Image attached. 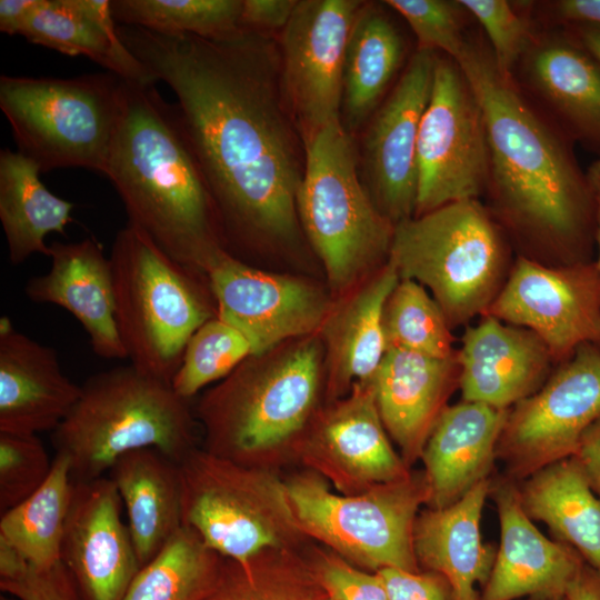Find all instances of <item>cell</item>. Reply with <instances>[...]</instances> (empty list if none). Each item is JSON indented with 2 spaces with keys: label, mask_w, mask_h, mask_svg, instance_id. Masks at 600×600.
<instances>
[{
  "label": "cell",
  "mask_w": 600,
  "mask_h": 600,
  "mask_svg": "<svg viewBox=\"0 0 600 600\" xmlns=\"http://www.w3.org/2000/svg\"><path fill=\"white\" fill-rule=\"evenodd\" d=\"M174 92L178 117L229 240L292 241L306 152L281 86L279 46L242 29L223 39L118 27Z\"/></svg>",
  "instance_id": "6da1fadb"
},
{
  "label": "cell",
  "mask_w": 600,
  "mask_h": 600,
  "mask_svg": "<svg viewBox=\"0 0 600 600\" xmlns=\"http://www.w3.org/2000/svg\"><path fill=\"white\" fill-rule=\"evenodd\" d=\"M483 111L489 179L498 217L522 240L564 263L584 257L594 233L593 198L568 139L502 74L490 49L467 39L456 60Z\"/></svg>",
  "instance_id": "7a4b0ae2"
},
{
  "label": "cell",
  "mask_w": 600,
  "mask_h": 600,
  "mask_svg": "<svg viewBox=\"0 0 600 600\" xmlns=\"http://www.w3.org/2000/svg\"><path fill=\"white\" fill-rule=\"evenodd\" d=\"M104 176L128 222L176 261L206 274L209 260L226 250L212 196L176 104L167 103L154 84L127 81Z\"/></svg>",
  "instance_id": "3957f363"
},
{
  "label": "cell",
  "mask_w": 600,
  "mask_h": 600,
  "mask_svg": "<svg viewBox=\"0 0 600 600\" xmlns=\"http://www.w3.org/2000/svg\"><path fill=\"white\" fill-rule=\"evenodd\" d=\"M52 433L56 453L68 459L73 482L103 477L133 450L157 449L180 463L197 448L189 400L170 382L131 363L89 377Z\"/></svg>",
  "instance_id": "277c9868"
},
{
  "label": "cell",
  "mask_w": 600,
  "mask_h": 600,
  "mask_svg": "<svg viewBox=\"0 0 600 600\" xmlns=\"http://www.w3.org/2000/svg\"><path fill=\"white\" fill-rule=\"evenodd\" d=\"M322 347L307 338L273 363L242 362L199 401L207 451L232 461L272 468V457L293 452L314 414Z\"/></svg>",
  "instance_id": "5b68a950"
},
{
  "label": "cell",
  "mask_w": 600,
  "mask_h": 600,
  "mask_svg": "<svg viewBox=\"0 0 600 600\" xmlns=\"http://www.w3.org/2000/svg\"><path fill=\"white\" fill-rule=\"evenodd\" d=\"M109 260L127 358L171 383L192 334L217 317L208 277L172 259L129 222L117 233Z\"/></svg>",
  "instance_id": "8992f818"
},
{
  "label": "cell",
  "mask_w": 600,
  "mask_h": 600,
  "mask_svg": "<svg viewBox=\"0 0 600 600\" xmlns=\"http://www.w3.org/2000/svg\"><path fill=\"white\" fill-rule=\"evenodd\" d=\"M304 152L296 199L299 224L331 289L344 293L387 262L394 224L362 184L352 137L340 121L319 131Z\"/></svg>",
  "instance_id": "52a82bcc"
},
{
  "label": "cell",
  "mask_w": 600,
  "mask_h": 600,
  "mask_svg": "<svg viewBox=\"0 0 600 600\" xmlns=\"http://www.w3.org/2000/svg\"><path fill=\"white\" fill-rule=\"evenodd\" d=\"M112 72L73 78L0 77V108L18 151L41 173L84 168L104 176L126 102Z\"/></svg>",
  "instance_id": "ba28073f"
},
{
  "label": "cell",
  "mask_w": 600,
  "mask_h": 600,
  "mask_svg": "<svg viewBox=\"0 0 600 600\" xmlns=\"http://www.w3.org/2000/svg\"><path fill=\"white\" fill-rule=\"evenodd\" d=\"M506 256L496 220L470 199L397 223L388 259L400 279L431 291L454 327L484 314L502 287Z\"/></svg>",
  "instance_id": "9c48e42d"
},
{
  "label": "cell",
  "mask_w": 600,
  "mask_h": 600,
  "mask_svg": "<svg viewBox=\"0 0 600 600\" xmlns=\"http://www.w3.org/2000/svg\"><path fill=\"white\" fill-rule=\"evenodd\" d=\"M284 482L296 521L308 539L366 571H420L413 533L420 507L429 499L423 471L351 496L333 492L311 470Z\"/></svg>",
  "instance_id": "30bf717a"
},
{
  "label": "cell",
  "mask_w": 600,
  "mask_h": 600,
  "mask_svg": "<svg viewBox=\"0 0 600 600\" xmlns=\"http://www.w3.org/2000/svg\"><path fill=\"white\" fill-rule=\"evenodd\" d=\"M183 526L222 558L246 560L308 539L293 516L286 482L272 468L246 466L206 449L180 462Z\"/></svg>",
  "instance_id": "8fae6325"
},
{
  "label": "cell",
  "mask_w": 600,
  "mask_h": 600,
  "mask_svg": "<svg viewBox=\"0 0 600 600\" xmlns=\"http://www.w3.org/2000/svg\"><path fill=\"white\" fill-rule=\"evenodd\" d=\"M417 169L414 216L479 199L487 191L489 144L483 111L460 67L446 56L437 57L419 127Z\"/></svg>",
  "instance_id": "7c38bea8"
},
{
  "label": "cell",
  "mask_w": 600,
  "mask_h": 600,
  "mask_svg": "<svg viewBox=\"0 0 600 600\" xmlns=\"http://www.w3.org/2000/svg\"><path fill=\"white\" fill-rule=\"evenodd\" d=\"M600 419V346L587 343L509 411L497 454L514 478L572 457Z\"/></svg>",
  "instance_id": "4fadbf2b"
},
{
  "label": "cell",
  "mask_w": 600,
  "mask_h": 600,
  "mask_svg": "<svg viewBox=\"0 0 600 600\" xmlns=\"http://www.w3.org/2000/svg\"><path fill=\"white\" fill-rule=\"evenodd\" d=\"M362 3L299 0L281 31V86L303 146L340 121L346 47Z\"/></svg>",
  "instance_id": "5bb4252c"
},
{
  "label": "cell",
  "mask_w": 600,
  "mask_h": 600,
  "mask_svg": "<svg viewBox=\"0 0 600 600\" xmlns=\"http://www.w3.org/2000/svg\"><path fill=\"white\" fill-rule=\"evenodd\" d=\"M483 316L533 332L552 360L600 346V271L594 261L544 266L519 257Z\"/></svg>",
  "instance_id": "9a60e30c"
},
{
  "label": "cell",
  "mask_w": 600,
  "mask_h": 600,
  "mask_svg": "<svg viewBox=\"0 0 600 600\" xmlns=\"http://www.w3.org/2000/svg\"><path fill=\"white\" fill-rule=\"evenodd\" d=\"M437 52L419 49L366 124L357 153L359 174L378 209L396 226L416 212L417 143Z\"/></svg>",
  "instance_id": "2e32d148"
},
{
  "label": "cell",
  "mask_w": 600,
  "mask_h": 600,
  "mask_svg": "<svg viewBox=\"0 0 600 600\" xmlns=\"http://www.w3.org/2000/svg\"><path fill=\"white\" fill-rule=\"evenodd\" d=\"M204 273L217 317L246 337L254 358L287 339L319 331L332 304L313 283L263 271L226 250L209 260Z\"/></svg>",
  "instance_id": "e0dca14e"
},
{
  "label": "cell",
  "mask_w": 600,
  "mask_h": 600,
  "mask_svg": "<svg viewBox=\"0 0 600 600\" xmlns=\"http://www.w3.org/2000/svg\"><path fill=\"white\" fill-rule=\"evenodd\" d=\"M293 453L308 470L346 496L411 472L389 440L373 382L354 383L347 397L313 416Z\"/></svg>",
  "instance_id": "ac0fdd59"
},
{
  "label": "cell",
  "mask_w": 600,
  "mask_h": 600,
  "mask_svg": "<svg viewBox=\"0 0 600 600\" xmlns=\"http://www.w3.org/2000/svg\"><path fill=\"white\" fill-rule=\"evenodd\" d=\"M109 477L74 482L61 562L82 600H123L141 566Z\"/></svg>",
  "instance_id": "d6986e66"
},
{
  "label": "cell",
  "mask_w": 600,
  "mask_h": 600,
  "mask_svg": "<svg viewBox=\"0 0 600 600\" xmlns=\"http://www.w3.org/2000/svg\"><path fill=\"white\" fill-rule=\"evenodd\" d=\"M500 547L481 600H558L583 564L570 546L543 536L522 508L509 481L493 488Z\"/></svg>",
  "instance_id": "ffe728a7"
},
{
  "label": "cell",
  "mask_w": 600,
  "mask_h": 600,
  "mask_svg": "<svg viewBox=\"0 0 600 600\" xmlns=\"http://www.w3.org/2000/svg\"><path fill=\"white\" fill-rule=\"evenodd\" d=\"M482 317L456 353L462 400L510 410L539 389L553 360L530 330Z\"/></svg>",
  "instance_id": "44dd1931"
},
{
  "label": "cell",
  "mask_w": 600,
  "mask_h": 600,
  "mask_svg": "<svg viewBox=\"0 0 600 600\" xmlns=\"http://www.w3.org/2000/svg\"><path fill=\"white\" fill-rule=\"evenodd\" d=\"M81 392L62 371L57 351L0 319V432L53 431Z\"/></svg>",
  "instance_id": "7402d4cb"
},
{
  "label": "cell",
  "mask_w": 600,
  "mask_h": 600,
  "mask_svg": "<svg viewBox=\"0 0 600 600\" xmlns=\"http://www.w3.org/2000/svg\"><path fill=\"white\" fill-rule=\"evenodd\" d=\"M49 250L51 267L27 282V297L69 311L87 332L97 356L127 358L117 327L111 264L101 246L87 238L53 241Z\"/></svg>",
  "instance_id": "603a6c76"
},
{
  "label": "cell",
  "mask_w": 600,
  "mask_h": 600,
  "mask_svg": "<svg viewBox=\"0 0 600 600\" xmlns=\"http://www.w3.org/2000/svg\"><path fill=\"white\" fill-rule=\"evenodd\" d=\"M458 380L456 356L439 359L387 349L372 382L381 420L409 468L421 458Z\"/></svg>",
  "instance_id": "cb8c5ba5"
},
{
  "label": "cell",
  "mask_w": 600,
  "mask_h": 600,
  "mask_svg": "<svg viewBox=\"0 0 600 600\" xmlns=\"http://www.w3.org/2000/svg\"><path fill=\"white\" fill-rule=\"evenodd\" d=\"M509 411L463 400L444 408L420 458L428 507L450 506L488 479Z\"/></svg>",
  "instance_id": "d4e9b609"
},
{
  "label": "cell",
  "mask_w": 600,
  "mask_h": 600,
  "mask_svg": "<svg viewBox=\"0 0 600 600\" xmlns=\"http://www.w3.org/2000/svg\"><path fill=\"white\" fill-rule=\"evenodd\" d=\"M400 277L388 259L332 303L321 332L328 361V392L338 400L354 383L372 382L387 352L382 316Z\"/></svg>",
  "instance_id": "484cf974"
},
{
  "label": "cell",
  "mask_w": 600,
  "mask_h": 600,
  "mask_svg": "<svg viewBox=\"0 0 600 600\" xmlns=\"http://www.w3.org/2000/svg\"><path fill=\"white\" fill-rule=\"evenodd\" d=\"M489 479L474 486L461 499L443 508L420 511L413 533L419 566L443 576L452 600H481L476 587H484L491 573L496 551L481 537V516Z\"/></svg>",
  "instance_id": "4316f807"
},
{
  "label": "cell",
  "mask_w": 600,
  "mask_h": 600,
  "mask_svg": "<svg viewBox=\"0 0 600 600\" xmlns=\"http://www.w3.org/2000/svg\"><path fill=\"white\" fill-rule=\"evenodd\" d=\"M519 63L569 133L600 151V66L588 51L560 36L534 37Z\"/></svg>",
  "instance_id": "83f0119b"
},
{
  "label": "cell",
  "mask_w": 600,
  "mask_h": 600,
  "mask_svg": "<svg viewBox=\"0 0 600 600\" xmlns=\"http://www.w3.org/2000/svg\"><path fill=\"white\" fill-rule=\"evenodd\" d=\"M20 36L63 54L84 56L127 81L157 82L121 40L110 1L38 0Z\"/></svg>",
  "instance_id": "f1b7e54d"
},
{
  "label": "cell",
  "mask_w": 600,
  "mask_h": 600,
  "mask_svg": "<svg viewBox=\"0 0 600 600\" xmlns=\"http://www.w3.org/2000/svg\"><path fill=\"white\" fill-rule=\"evenodd\" d=\"M108 477L122 500L143 567L183 526L180 463L157 449H138L119 457Z\"/></svg>",
  "instance_id": "f546056e"
},
{
  "label": "cell",
  "mask_w": 600,
  "mask_h": 600,
  "mask_svg": "<svg viewBox=\"0 0 600 600\" xmlns=\"http://www.w3.org/2000/svg\"><path fill=\"white\" fill-rule=\"evenodd\" d=\"M404 41L381 4L364 2L351 27L343 63L340 122L352 137L367 124L398 72Z\"/></svg>",
  "instance_id": "4dcf8cb0"
},
{
  "label": "cell",
  "mask_w": 600,
  "mask_h": 600,
  "mask_svg": "<svg viewBox=\"0 0 600 600\" xmlns=\"http://www.w3.org/2000/svg\"><path fill=\"white\" fill-rule=\"evenodd\" d=\"M518 491L531 519L544 522L561 542L600 572V498L573 457L536 471Z\"/></svg>",
  "instance_id": "1f68e13d"
},
{
  "label": "cell",
  "mask_w": 600,
  "mask_h": 600,
  "mask_svg": "<svg viewBox=\"0 0 600 600\" xmlns=\"http://www.w3.org/2000/svg\"><path fill=\"white\" fill-rule=\"evenodd\" d=\"M39 167L19 151H0V221L13 266L34 253L49 257L46 237L64 234L73 204L49 191Z\"/></svg>",
  "instance_id": "d6a6232c"
},
{
  "label": "cell",
  "mask_w": 600,
  "mask_h": 600,
  "mask_svg": "<svg viewBox=\"0 0 600 600\" xmlns=\"http://www.w3.org/2000/svg\"><path fill=\"white\" fill-rule=\"evenodd\" d=\"M73 483L68 459L56 453L41 487L1 513L0 540L13 547L36 569H50L61 562Z\"/></svg>",
  "instance_id": "836d02e7"
},
{
  "label": "cell",
  "mask_w": 600,
  "mask_h": 600,
  "mask_svg": "<svg viewBox=\"0 0 600 600\" xmlns=\"http://www.w3.org/2000/svg\"><path fill=\"white\" fill-rule=\"evenodd\" d=\"M204 600H330L308 553L269 548L246 560L223 558Z\"/></svg>",
  "instance_id": "e575fe53"
},
{
  "label": "cell",
  "mask_w": 600,
  "mask_h": 600,
  "mask_svg": "<svg viewBox=\"0 0 600 600\" xmlns=\"http://www.w3.org/2000/svg\"><path fill=\"white\" fill-rule=\"evenodd\" d=\"M222 557L182 526L159 553L140 568L123 600H204Z\"/></svg>",
  "instance_id": "d590c367"
},
{
  "label": "cell",
  "mask_w": 600,
  "mask_h": 600,
  "mask_svg": "<svg viewBox=\"0 0 600 600\" xmlns=\"http://www.w3.org/2000/svg\"><path fill=\"white\" fill-rule=\"evenodd\" d=\"M243 0H113L111 12L121 26L162 34L223 39L242 30Z\"/></svg>",
  "instance_id": "8d00e7d4"
},
{
  "label": "cell",
  "mask_w": 600,
  "mask_h": 600,
  "mask_svg": "<svg viewBox=\"0 0 600 600\" xmlns=\"http://www.w3.org/2000/svg\"><path fill=\"white\" fill-rule=\"evenodd\" d=\"M387 349H402L428 357L453 358L450 324L437 301L417 281L400 279L383 309Z\"/></svg>",
  "instance_id": "74e56055"
},
{
  "label": "cell",
  "mask_w": 600,
  "mask_h": 600,
  "mask_svg": "<svg viewBox=\"0 0 600 600\" xmlns=\"http://www.w3.org/2000/svg\"><path fill=\"white\" fill-rule=\"evenodd\" d=\"M252 354L246 337L214 317L190 338L171 386L190 400L209 383L227 378Z\"/></svg>",
  "instance_id": "f35d334b"
},
{
  "label": "cell",
  "mask_w": 600,
  "mask_h": 600,
  "mask_svg": "<svg viewBox=\"0 0 600 600\" xmlns=\"http://www.w3.org/2000/svg\"><path fill=\"white\" fill-rule=\"evenodd\" d=\"M52 463L37 434L0 432V512L38 490Z\"/></svg>",
  "instance_id": "ab89813d"
},
{
  "label": "cell",
  "mask_w": 600,
  "mask_h": 600,
  "mask_svg": "<svg viewBox=\"0 0 600 600\" xmlns=\"http://www.w3.org/2000/svg\"><path fill=\"white\" fill-rule=\"evenodd\" d=\"M467 13L483 28L499 71L513 77L514 67L531 46L530 22L504 0H459Z\"/></svg>",
  "instance_id": "60d3db41"
},
{
  "label": "cell",
  "mask_w": 600,
  "mask_h": 600,
  "mask_svg": "<svg viewBox=\"0 0 600 600\" xmlns=\"http://www.w3.org/2000/svg\"><path fill=\"white\" fill-rule=\"evenodd\" d=\"M383 3L400 14L418 40V48L442 51L456 60L467 41L462 31L463 7L447 0H386Z\"/></svg>",
  "instance_id": "b9f144b4"
},
{
  "label": "cell",
  "mask_w": 600,
  "mask_h": 600,
  "mask_svg": "<svg viewBox=\"0 0 600 600\" xmlns=\"http://www.w3.org/2000/svg\"><path fill=\"white\" fill-rule=\"evenodd\" d=\"M313 571L334 600H389L376 572L362 570L329 549L308 553Z\"/></svg>",
  "instance_id": "7bdbcfd3"
},
{
  "label": "cell",
  "mask_w": 600,
  "mask_h": 600,
  "mask_svg": "<svg viewBox=\"0 0 600 600\" xmlns=\"http://www.w3.org/2000/svg\"><path fill=\"white\" fill-rule=\"evenodd\" d=\"M0 589L18 600H82L62 562L46 570L30 564L18 577L0 580Z\"/></svg>",
  "instance_id": "ee69618b"
},
{
  "label": "cell",
  "mask_w": 600,
  "mask_h": 600,
  "mask_svg": "<svg viewBox=\"0 0 600 600\" xmlns=\"http://www.w3.org/2000/svg\"><path fill=\"white\" fill-rule=\"evenodd\" d=\"M376 573L389 600H452L449 582L437 572L383 568Z\"/></svg>",
  "instance_id": "f6af8a7d"
},
{
  "label": "cell",
  "mask_w": 600,
  "mask_h": 600,
  "mask_svg": "<svg viewBox=\"0 0 600 600\" xmlns=\"http://www.w3.org/2000/svg\"><path fill=\"white\" fill-rule=\"evenodd\" d=\"M298 0H243L242 29L267 32L283 30Z\"/></svg>",
  "instance_id": "bcb514c9"
},
{
  "label": "cell",
  "mask_w": 600,
  "mask_h": 600,
  "mask_svg": "<svg viewBox=\"0 0 600 600\" xmlns=\"http://www.w3.org/2000/svg\"><path fill=\"white\" fill-rule=\"evenodd\" d=\"M572 457L600 498V419L584 432Z\"/></svg>",
  "instance_id": "7dc6e473"
},
{
  "label": "cell",
  "mask_w": 600,
  "mask_h": 600,
  "mask_svg": "<svg viewBox=\"0 0 600 600\" xmlns=\"http://www.w3.org/2000/svg\"><path fill=\"white\" fill-rule=\"evenodd\" d=\"M554 13L568 22L600 27V0H561Z\"/></svg>",
  "instance_id": "c3c4849f"
},
{
  "label": "cell",
  "mask_w": 600,
  "mask_h": 600,
  "mask_svg": "<svg viewBox=\"0 0 600 600\" xmlns=\"http://www.w3.org/2000/svg\"><path fill=\"white\" fill-rule=\"evenodd\" d=\"M38 0H1L0 31L20 34Z\"/></svg>",
  "instance_id": "681fc988"
},
{
  "label": "cell",
  "mask_w": 600,
  "mask_h": 600,
  "mask_svg": "<svg viewBox=\"0 0 600 600\" xmlns=\"http://www.w3.org/2000/svg\"><path fill=\"white\" fill-rule=\"evenodd\" d=\"M564 600H600V572L583 562L568 584Z\"/></svg>",
  "instance_id": "f907efd6"
},
{
  "label": "cell",
  "mask_w": 600,
  "mask_h": 600,
  "mask_svg": "<svg viewBox=\"0 0 600 600\" xmlns=\"http://www.w3.org/2000/svg\"><path fill=\"white\" fill-rule=\"evenodd\" d=\"M588 181L590 184L593 207H594V233L593 239L597 243L598 258L594 261L600 271V159L593 161L587 171Z\"/></svg>",
  "instance_id": "816d5d0a"
},
{
  "label": "cell",
  "mask_w": 600,
  "mask_h": 600,
  "mask_svg": "<svg viewBox=\"0 0 600 600\" xmlns=\"http://www.w3.org/2000/svg\"><path fill=\"white\" fill-rule=\"evenodd\" d=\"M579 36L581 46L600 66V27L581 24Z\"/></svg>",
  "instance_id": "f5cc1de1"
},
{
  "label": "cell",
  "mask_w": 600,
  "mask_h": 600,
  "mask_svg": "<svg viewBox=\"0 0 600 600\" xmlns=\"http://www.w3.org/2000/svg\"><path fill=\"white\" fill-rule=\"evenodd\" d=\"M558 600H564V598H562V599H558Z\"/></svg>",
  "instance_id": "db71d44e"
},
{
  "label": "cell",
  "mask_w": 600,
  "mask_h": 600,
  "mask_svg": "<svg viewBox=\"0 0 600 600\" xmlns=\"http://www.w3.org/2000/svg\"><path fill=\"white\" fill-rule=\"evenodd\" d=\"M330 600H334V599L330 598Z\"/></svg>",
  "instance_id": "11a10c76"
}]
</instances>
